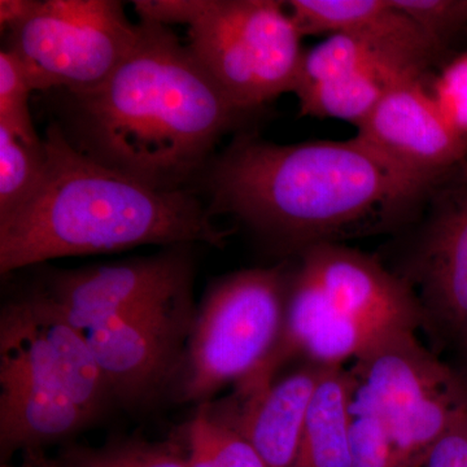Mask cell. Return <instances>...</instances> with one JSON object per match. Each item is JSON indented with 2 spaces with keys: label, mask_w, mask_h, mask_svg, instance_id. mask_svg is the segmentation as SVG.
<instances>
[{
  "label": "cell",
  "mask_w": 467,
  "mask_h": 467,
  "mask_svg": "<svg viewBox=\"0 0 467 467\" xmlns=\"http://www.w3.org/2000/svg\"><path fill=\"white\" fill-rule=\"evenodd\" d=\"M140 17L187 26L192 51L243 113L294 92L304 54L300 30L276 0H138Z\"/></svg>",
  "instance_id": "obj_5"
},
{
  "label": "cell",
  "mask_w": 467,
  "mask_h": 467,
  "mask_svg": "<svg viewBox=\"0 0 467 467\" xmlns=\"http://www.w3.org/2000/svg\"><path fill=\"white\" fill-rule=\"evenodd\" d=\"M97 422L64 393L18 379H0V465L72 441Z\"/></svg>",
  "instance_id": "obj_16"
},
{
  "label": "cell",
  "mask_w": 467,
  "mask_h": 467,
  "mask_svg": "<svg viewBox=\"0 0 467 467\" xmlns=\"http://www.w3.org/2000/svg\"><path fill=\"white\" fill-rule=\"evenodd\" d=\"M39 0H0V26L2 32L23 24L38 7Z\"/></svg>",
  "instance_id": "obj_28"
},
{
  "label": "cell",
  "mask_w": 467,
  "mask_h": 467,
  "mask_svg": "<svg viewBox=\"0 0 467 467\" xmlns=\"http://www.w3.org/2000/svg\"><path fill=\"white\" fill-rule=\"evenodd\" d=\"M140 36L98 90L66 95L67 140L85 155L162 192L190 190L245 113L171 27L140 17Z\"/></svg>",
  "instance_id": "obj_2"
},
{
  "label": "cell",
  "mask_w": 467,
  "mask_h": 467,
  "mask_svg": "<svg viewBox=\"0 0 467 467\" xmlns=\"http://www.w3.org/2000/svg\"><path fill=\"white\" fill-rule=\"evenodd\" d=\"M285 5L303 36L346 34L426 67L442 51L393 0H290Z\"/></svg>",
  "instance_id": "obj_15"
},
{
  "label": "cell",
  "mask_w": 467,
  "mask_h": 467,
  "mask_svg": "<svg viewBox=\"0 0 467 467\" xmlns=\"http://www.w3.org/2000/svg\"><path fill=\"white\" fill-rule=\"evenodd\" d=\"M349 444L352 467H401L382 418L356 389L353 379L349 401Z\"/></svg>",
  "instance_id": "obj_23"
},
{
  "label": "cell",
  "mask_w": 467,
  "mask_h": 467,
  "mask_svg": "<svg viewBox=\"0 0 467 467\" xmlns=\"http://www.w3.org/2000/svg\"><path fill=\"white\" fill-rule=\"evenodd\" d=\"M47 174L29 204L0 221V273L140 245L223 247L229 232L192 190L162 192L85 155L58 122L43 138Z\"/></svg>",
  "instance_id": "obj_3"
},
{
  "label": "cell",
  "mask_w": 467,
  "mask_h": 467,
  "mask_svg": "<svg viewBox=\"0 0 467 467\" xmlns=\"http://www.w3.org/2000/svg\"><path fill=\"white\" fill-rule=\"evenodd\" d=\"M192 245L153 256L43 273L36 285L81 331L192 290Z\"/></svg>",
  "instance_id": "obj_11"
},
{
  "label": "cell",
  "mask_w": 467,
  "mask_h": 467,
  "mask_svg": "<svg viewBox=\"0 0 467 467\" xmlns=\"http://www.w3.org/2000/svg\"><path fill=\"white\" fill-rule=\"evenodd\" d=\"M46 174L47 156L43 143L30 146L0 126V221L36 198Z\"/></svg>",
  "instance_id": "obj_22"
},
{
  "label": "cell",
  "mask_w": 467,
  "mask_h": 467,
  "mask_svg": "<svg viewBox=\"0 0 467 467\" xmlns=\"http://www.w3.org/2000/svg\"><path fill=\"white\" fill-rule=\"evenodd\" d=\"M52 467H189L177 441H150L142 436H116L98 447L67 442Z\"/></svg>",
  "instance_id": "obj_20"
},
{
  "label": "cell",
  "mask_w": 467,
  "mask_h": 467,
  "mask_svg": "<svg viewBox=\"0 0 467 467\" xmlns=\"http://www.w3.org/2000/svg\"><path fill=\"white\" fill-rule=\"evenodd\" d=\"M441 178L396 164L358 135L275 144L241 134L212 159L199 181L213 217L230 214L299 254L392 223Z\"/></svg>",
  "instance_id": "obj_1"
},
{
  "label": "cell",
  "mask_w": 467,
  "mask_h": 467,
  "mask_svg": "<svg viewBox=\"0 0 467 467\" xmlns=\"http://www.w3.org/2000/svg\"><path fill=\"white\" fill-rule=\"evenodd\" d=\"M356 389L382 418L401 467H420L427 451L467 404V383L417 339L392 335L355 359Z\"/></svg>",
  "instance_id": "obj_8"
},
{
  "label": "cell",
  "mask_w": 467,
  "mask_h": 467,
  "mask_svg": "<svg viewBox=\"0 0 467 467\" xmlns=\"http://www.w3.org/2000/svg\"><path fill=\"white\" fill-rule=\"evenodd\" d=\"M182 435L189 467H266L250 442L205 404L195 408Z\"/></svg>",
  "instance_id": "obj_21"
},
{
  "label": "cell",
  "mask_w": 467,
  "mask_h": 467,
  "mask_svg": "<svg viewBox=\"0 0 467 467\" xmlns=\"http://www.w3.org/2000/svg\"><path fill=\"white\" fill-rule=\"evenodd\" d=\"M393 5L441 50L467 26V0H393Z\"/></svg>",
  "instance_id": "obj_25"
},
{
  "label": "cell",
  "mask_w": 467,
  "mask_h": 467,
  "mask_svg": "<svg viewBox=\"0 0 467 467\" xmlns=\"http://www.w3.org/2000/svg\"><path fill=\"white\" fill-rule=\"evenodd\" d=\"M0 467H52L50 465V460L46 456L45 451H36V453H26L23 454V461L20 465H11V463H5V465H0Z\"/></svg>",
  "instance_id": "obj_29"
},
{
  "label": "cell",
  "mask_w": 467,
  "mask_h": 467,
  "mask_svg": "<svg viewBox=\"0 0 467 467\" xmlns=\"http://www.w3.org/2000/svg\"><path fill=\"white\" fill-rule=\"evenodd\" d=\"M417 254L414 278L427 318L467 342V159L445 174Z\"/></svg>",
  "instance_id": "obj_13"
},
{
  "label": "cell",
  "mask_w": 467,
  "mask_h": 467,
  "mask_svg": "<svg viewBox=\"0 0 467 467\" xmlns=\"http://www.w3.org/2000/svg\"><path fill=\"white\" fill-rule=\"evenodd\" d=\"M140 36L117 0H39L9 30L5 48L26 70L36 91L66 95L98 90L124 63Z\"/></svg>",
  "instance_id": "obj_7"
},
{
  "label": "cell",
  "mask_w": 467,
  "mask_h": 467,
  "mask_svg": "<svg viewBox=\"0 0 467 467\" xmlns=\"http://www.w3.org/2000/svg\"><path fill=\"white\" fill-rule=\"evenodd\" d=\"M36 91L32 79L16 57L3 47L0 50V126L30 146H41L43 138L36 133L30 95Z\"/></svg>",
  "instance_id": "obj_24"
},
{
  "label": "cell",
  "mask_w": 467,
  "mask_h": 467,
  "mask_svg": "<svg viewBox=\"0 0 467 467\" xmlns=\"http://www.w3.org/2000/svg\"><path fill=\"white\" fill-rule=\"evenodd\" d=\"M422 77H396L382 73H352L318 84L297 88L300 116L348 121L358 128L373 112L384 94L407 79Z\"/></svg>",
  "instance_id": "obj_19"
},
{
  "label": "cell",
  "mask_w": 467,
  "mask_h": 467,
  "mask_svg": "<svg viewBox=\"0 0 467 467\" xmlns=\"http://www.w3.org/2000/svg\"><path fill=\"white\" fill-rule=\"evenodd\" d=\"M324 367L306 361L250 398L205 402L209 413L245 439L266 467H294Z\"/></svg>",
  "instance_id": "obj_14"
},
{
  "label": "cell",
  "mask_w": 467,
  "mask_h": 467,
  "mask_svg": "<svg viewBox=\"0 0 467 467\" xmlns=\"http://www.w3.org/2000/svg\"><path fill=\"white\" fill-rule=\"evenodd\" d=\"M358 129L378 152L430 177H444L467 159V135L445 117L422 78L389 88Z\"/></svg>",
  "instance_id": "obj_12"
},
{
  "label": "cell",
  "mask_w": 467,
  "mask_h": 467,
  "mask_svg": "<svg viewBox=\"0 0 467 467\" xmlns=\"http://www.w3.org/2000/svg\"><path fill=\"white\" fill-rule=\"evenodd\" d=\"M350 395L349 371L343 367H324L310 400L294 467H352Z\"/></svg>",
  "instance_id": "obj_17"
},
{
  "label": "cell",
  "mask_w": 467,
  "mask_h": 467,
  "mask_svg": "<svg viewBox=\"0 0 467 467\" xmlns=\"http://www.w3.org/2000/svg\"><path fill=\"white\" fill-rule=\"evenodd\" d=\"M0 379L64 393L97 420L115 407L86 334L36 285L0 309Z\"/></svg>",
  "instance_id": "obj_9"
},
{
  "label": "cell",
  "mask_w": 467,
  "mask_h": 467,
  "mask_svg": "<svg viewBox=\"0 0 467 467\" xmlns=\"http://www.w3.org/2000/svg\"><path fill=\"white\" fill-rule=\"evenodd\" d=\"M431 94L445 117L467 135V55L442 70Z\"/></svg>",
  "instance_id": "obj_26"
},
{
  "label": "cell",
  "mask_w": 467,
  "mask_h": 467,
  "mask_svg": "<svg viewBox=\"0 0 467 467\" xmlns=\"http://www.w3.org/2000/svg\"><path fill=\"white\" fill-rule=\"evenodd\" d=\"M195 312L189 290L85 331L116 407L143 411L171 400Z\"/></svg>",
  "instance_id": "obj_10"
},
{
  "label": "cell",
  "mask_w": 467,
  "mask_h": 467,
  "mask_svg": "<svg viewBox=\"0 0 467 467\" xmlns=\"http://www.w3.org/2000/svg\"><path fill=\"white\" fill-rule=\"evenodd\" d=\"M420 467H467V404L427 451Z\"/></svg>",
  "instance_id": "obj_27"
},
{
  "label": "cell",
  "mask_w": 467,
  "mask_h": 467,
  "mask_svg": "<svg viewBox=\"0 0 467 467\" xmlns=\"http://www.w3.org/2000/svg\"><path fill=\"white\" fill-rule=\"evenodd\" d=\"M426 69L413 58L380 47L376 43L346 34H334L306 51L294 92L352 73L374 72L409 78L423 77Z\"/></svg>",
  "instance_id": "obj_18"
},
{
  "label": "cell",
  "mask_w": 467,
  "mask_h": 467,
  "mask_svg": "<svg viewBox=\"0 0 467 467\" xmlns=\"http://www.w3.org/2000/svg\"><path fill=\"white\" fill-rule=\"evenodd\" d=\"M291 269L252 267L208 285L171 401L199 407L260 370L284 330Z\"/></svg>",
  "instance_id": "obj_6"
},
{
  "label": "cell",
  "mask_w": 467,
  "mask_h": 467,
  "mask_svg": "<svg viewBox=\"0 0 467 467\" xmlns=\"http://www.w3.org/2000/svg\"><path fill=\"white\" fill-rule=\"evenodd\" d=\"M291 269L281 337L269 358L233 396L250 398L276 379L295 358L343 367L392 335L416 331L427 316L407 279L370 254L339 243H319L297 254Z\"/></svg>",
  "instance_id": "obj_4"
}]
</instances>
